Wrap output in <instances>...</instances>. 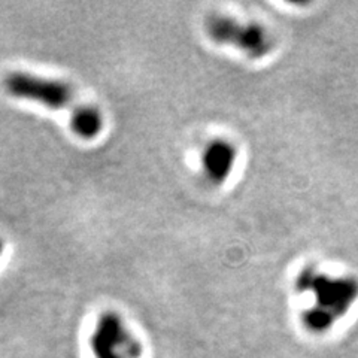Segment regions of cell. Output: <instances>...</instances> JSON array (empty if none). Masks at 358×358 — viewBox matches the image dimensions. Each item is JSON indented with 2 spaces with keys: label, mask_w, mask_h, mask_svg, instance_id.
<instances>
[{
  "label": "cell",
  "mask_w": 358,
  "mask_h": 358,
  "mask_svg": "<svg viewBox=\"0 0 358 358\" xmlns=\"http://www.w3.org/2000/svg\"><path fill=\"white\" fill-rule=\"evenodd\" d=\"M2 85L15 99L29 100L51 109H66L71 114V127L78 138L92 141L103 129L102 112L92 105L78 102L73 87L62 80L43 78L26 72L8 73Z\"/></svg>",
  "instance_id": "1"
},
{
  "label": "cell",
  "mask_w": 358,
  "mask_h": 358,
  "mask_svg": "<svg viewBox=\"0 0 358 358\" xmlns=\"http://www.w3.org/2000/svg\"><path fill=\"white\" fill-rule=\"evenodd\" d=\"M205 30L210 41L220 45H234L251 57H260L267 50L264 30L255 24H243L226 15L208 17Z\"/></svg>",
  "instance_id": "3"
},
{
  "label": "cell",
  "mask_w": 358,
  "mask_h": 358,
  "mask_svg": "<svg viewBox=\"0 0 358 358\" xmlns=\"http://www.w3.org/2000/svg\"><path fill=\"white\" fill-rule=\"evenodd\" d=\"M2 252H3V241L0 239V255H2Z\"/></svg>",
  "instance_id": "5"
},
{
  "label": "cell",
  "mask_w": 358,
  "mask_h": 358,
  "mask_svg": "<svg viewBox=\"0 0 358 358\" xmlns=\"http://www.w3.org/2000/svg\"><path fill=\"white\" fill-rule=\"evenodd\" d=\"M93 358H142V345L117 312L99 317L90 336Z\"/></svg>",
  "instance_id": "2"
},
{
  "label": "cell",
  "mask_w": 358,
  "mask_h": 358,
  "mask_svg": "<svg viewBox=\"0 0 358 358\" xmlns=\"http://www.w3.org/2000/svg\"><path fill=\"white\" fill-rule=\"evenodd\" d=\"M234 162H236V150L229 141L224 139L210 141L200 157L201 172L212 185H222L227 181Z\"/></svg>",
  "instance_id": "4"
}]
</instances>
